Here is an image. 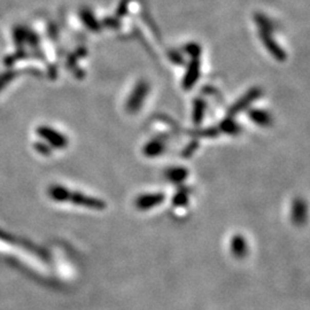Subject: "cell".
Here are the masks:
<instances>
[{
    "label": "cell",
    "mask_w": 310,
    "mask_h": 310,
    "mask_svg": "<svg viewBox=\"0 0 310 310\" xmlns=\"http://www.w3.org/2000/svg\"><path fill=\"white\" fill-rule=\"evenodd\" d=\"M54 197L56 199L60 200H71L76 205L83 206L86 208H91V209H96V210H103L106 208V202L101 199H96L93 197H88L81 193H70L66 191L65 188H59L54 192Z\"/></svg>",
    "instance_id": "6da1fadb"
},
{
    "label": "cell",
    "mask_w": 310,
    "mask_h": 310,
    "mask_svg": "<svg viewBox=\"0 0 310 310\" xmlns=\"http://www.w3.org/2000/svg\"><path fill=\"white\" fill-rule=\"evenodd\" d=\"M149 92V84L146 81H139L137 85L134 86L131 94L128 98L127 105H125V109L130 114L138 113L139 109L142 108L144 104V100L146 99V96Z\"/></svg>",
    "instance_id": "7a4b0ae2"
},
{
    "label": "cell",
    "mask_w": 310,
    "mask_h": 310,
    "mask_svg": "<svg viewBox=\"0 0 310 310\" xmlns=\"http://www.w3.org/2000/svg\"><path fill=\"white\" fill-rule=\"evenodd\" d=\"M260 40L262 41L263 45L265 46L266 50L273 55L277 61H285L286 60V52H285L279 44L276 42L273 37H271L270 31L261 30L260 29Z\"/></svg>",
    "instance_id": "3957f363"
},
{
    "label": "cell",
    "mask_w": 310,
    "mask_h": 310,
    "mask_svg": "<svg viewBox=\"0 0 310 310\" xmlns=\"http://www.w3.org/2000/svg\"><path fill=\"white\" fill-rule=\"evenodd\" d=\"M262 95V90L259 88H253L250 89L246 94H244L241 98L237 101V103L232 106L229 110V115L230 116H235L237 114H239L240 111L245 110L246 108H248L249 106L254 103L256 99H259L260 96Z\"/></svg>",
    "instance_id": "277c9868"
},
{
    "label": "cell",
    "mask_w": 310,
    "mask_h": 310,
    "mask_svg": "<svg viewBox=\"0 0 310 310\" xmlns=\"http://www.w3.org/2000/svg\"><path fill=\"white\" fill-rule=\"evenodd\" d=\"M166 199L163 193H151V195H143L135 199L134 205L139 210H148L154 207H158Z\"/></svg>",
    "instance_id": "5b68a950"
},
{
    "label": "cell",
    "mask_w": 310,
    "mask_h": 310,
    "mask_svg": "<svg viewBox=\"0 0 310 310\" xmlns=\"http://www.w3.org/2000/svg\"><path fill=\"white\" fill-rule=\"evenodd\" d=\"M200 60L199 57H195L192 59L190 64L187 66L186 74L183 79V88L184 90H190L199 80L200 77Z\"/></svg>",
    "instance_id": "8992f818"
},
{
    "label": "cell",
    "mask_w": 310,
    "mask_h": 310,
    "mask_svg": "<svg viewBox=\"0 0 310 310\" xmlns=\"http://www.w3.org/2000/svg\"><path fill=\"white\" fill-rule=\"evenodd\" d=\"M164 149H166L164 140L162 138H155L145 145L143 148V153L145 157L147 158H157L160 154L164 152Z\"/></svg>",
    "instance_id": "52a82bcc"
},
{
    "label": "cell",
    "mask_w": 310,
    "mask_h": 310,
    "mask_svg": "<svg viewBox=\"0 0 310 310\" xmlns=\"http://www.w3.org/2000/svg\"><path fill=\"white\" fill-rule=\"evenodd\" d=\"M248 116L251 122L260 125V127H269L273 123V116H271L269 111L263 109H250L248 111Z\"/></svg>",
    "instance_id": "ba28073f"
},
{
    "label": "cell",
    "mask_w": 310,
    "mask_h": 310,
    "mask_svg": "<svg viewBox=\"0 0 310 310\" xmlns=\"http://www.w3.org/2000/svg\"><path fill=\"white\" fill-rule=\"evenodd\" d=\"M247 250H248V246H247V241L241 235H235L232 237L231 240V251L236 258L243 259L245 255H247Z\"/></svg>",
    "instance_id": "9c48e42d"
},
{
    "label": "cell",
    "mask_w": 310,
    "mask_h": 310,
    "mask_svg": "<svg viewBox=\"0 0 310 310\" xmlns=\"http://www.w3.org/2000/svg\"><path fill=\"white\" fill-rule=\"evenodd\" d=\"M81 15V20L83 21L85 24V27L91 30L92 32H99L101 30V26L100 23L96 20L94 14L92 13L89 8H83L80 12Z\"/></svg>",
    "instance_id": "30bf717a"
},
{
    "label": "cell",
    "mask_w": 310,
    "mask_h": 310,
    "mask_svg": "<svg viewBox=\"0 0 310 310\" xmlns=\"http://www.w3.org/2000/svg\"><path fill=\"white\" fill-rule=\"evenodd\" d=\"M166 176L169 181L172 183H183L188 176L187 169L182 168V167H176V168H170L167 170Z\"/></svg>",
    "instance_id": "8fae6325"
},
{
    "label": "cell",
    "mask_w": 310,
    "mask_h": 310,
    "mask_svg": "<svg viewBox=\"0 0 310 310\" xmlns=\"http://www.w3.org/2000/svg\"><path fill=\"white\" fill-rule=\"evenodd\" d=\"M206 113V103L202 99H196L195 104H193V122L196 125H200L205 118Z\"/></svg>",
    "instance_id": "7c38bea8"
},
{
    "label": "cell",
    "mask_w": 310,
    "mask_h": 310,
    "mask_svg": "<svg viewBox=\"0 0 310 310\" xmlns=\"http://www.w3.org/2000/svg\"><path fill=\"white\" fill-rule=\"evenodd\" d=\"M307 216V208L304 202L302 200H297L293 206V211H292V217L293 221L297 223V224H302L306 220Z\"/></svg>",
    "instance_id": "4fadbf2b"
},
{
    "label": "cell",
    "mask_w": 310,
    "mask_h": 310,
    "mask_svg": "<svg viewBox=\"0 0 310 310\" xmlns=\"http://www.w3.org/2000/svg\"><path fill=\"white\" fill-rule=\"evenodd\" d=\"M219 130L226 134L235 135L240 132V125L232 119V116H230L229 119H225L224 121H222Z\"/></svg>",
    "instance_id": "5bb4252c"
},
{
    "label": "cell",
    "mask_w": 310,
    "mask_h": 310,
    "mask_svg": "<svg viewBox=\"0 0 310 310\" xmlns=\"http://www.w3.org/2000/svg\"><path fill=\"white\" fill-rule=\"evenodd\" d=\"M254 17H255L256 23L259 24L261 30H265V31H270V32L274 31L273 22H271L265 15H263V14L258 13V14H255Z\"/></svg>",
    "instance_id": "9a60e30c"
},
{
    "label": "cell",
    "mask_w": 310,
    "mask_h": 310,
    "mask_svg": "<svg viewBox=\"0 0 310 310\" xmlns=\"http://www.w3.org/2000/svg\"><path fill=\"white\" fill-rule=\"evenodd\" d=\"M173 206L176 207H185L187 206L188 203V191L185 190V188H183V190H179L176 196L173 197L172 200Z\"/></svg>",
    "instance_id": "2e32d148"
},
{
    "label": "cell",
    "mask_w": 310,
    "mask_h": 310,
    "mask_svg": "<svg viewBox=\"0 0 310 310\" xmlns=\"http://www.w3.org/2000/svg\"><path fill=\"white\" fill-rule=\"evenodd\" d=\"M184 50H185L187 54H190L192 56V59L200 56L201 47L198 44H196V43H188V44H186L185 47H184Z\"/></svg>",
    "instance_id": "e0dca14e"
},
{
    "label": "cell",
    "mask_w": 310,
    "mask_h": 310,
    "mask_svg": "<svg viewBox=\"0 0 310 310\" xmlns=\"http://www.w3.org/2000/svg\"><path fill=\"white\" fill-rule=\"evenodd\" d=\"M220 130L219 129H214V128H209L207 130H202V131H198L197 132V137H216L217 134H219Z\"/></svg>",
    "instance_id": "ac0fdd59"
},
{
    "label": "cell",
    "mask_w": 310,
    "mask_h": 310,
    "mask_svg": "<svg viewBox=\"0 0 310 310\" xmlns=\"http://www.w3.org/2000/svg\"><path fill=\"white\" fill-rule=\"evenodd\" d=\"M197 148H198V143L193 142L192 144L188 145V146L183 151V153H182L183 158H190L191 155L195 153V151H197Z\"/></svg>",
    "instance_id": "d6986e66"
}]
</instances>
